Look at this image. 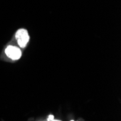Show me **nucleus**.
<instances>
[{
	"label": "nucleus",
	"instance_id": "nucleus-1",
	"mask_svg": "<svg viewBox=\"0 0 121 121\" xmlns=\"http://www.w3.org/2000/svg\"><path fill=\"white\" fill-rule=\"evenodd\" d=\"M15 38L17 39V41L19 46L22 48H24L26 46L30 39L28 34V31L23 28L20 29L16 32Z\"/></svg>",
	"mask_w": 121,
	"mask_h": 121
},
{
	"label": "nucleus",
	"instance_id": "nucleus-2",
	"mask_svg": "<svg viewBox=\"0 0 121 121\" xmlns=\"http://www.w3.org/2000/svg\"><path fill=\"white\" fill-rule=\"evenodd\" d=\"M6 55L13 60H17L20 58L22 52L19 48L15 46H8L5 49Z\"/></svg>",
	"mask_w": 121,
	"mask_h": 121
},
{
	"label": "nucleus",
	"instance_id": "nucleus-3",
	"mask_svg": "<svg viewBox=\"0 0 121 121\" xmlns=\"http://www.w3.org/2000/svg\"><path fill=\"white\" fill-rule=\"evenodd\" d=\"M47 120H54V116L52 115H50L47 118Z\"/></svg>",
	"mask_w": 121,
	"mask_h": 121
}]
</instances>
